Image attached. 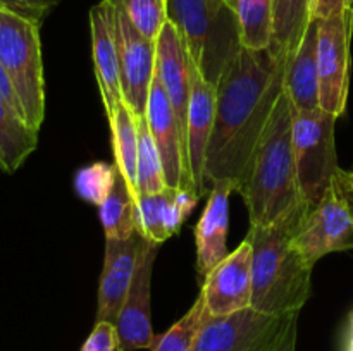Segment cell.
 Instances as JSON below:
<instances>
[{
  "instance_id": "cell-19",
  "label": "cell",
  "mask_w": 353,
  "mask_h": 351,
  "mask_svg": "<svg viewBox=\"0 0 353 351\" xmlns=\"http://www.w3.org/2000/svg\"><path fill=\"white\" fill-rule=\"evenodd\" d=\"M236 191L231 181L212 186L209 200L195 229L196 274L205 279L217 264L228 257V227H230V196Z\"/></svg>"
},
{
  "instance_id": "cell-4",
  "label": "cell",
  "mask_w": 353,
  "mask_h": 351,
  "mask_svg": "<svg viewBox=\"0 0 353 351\" xmlns=\"http://www.w3.org/2000/svg\"><path fill=\"white\" fill-rule=\"evenodd\" d=\"M168 19L178 28L193 64L216 86L238 57L240 23L228 0H168Z\"/></svg>"
},
{
  "instance_id": "cell-34",
  "label": "cell",
  "mask_w": 353,
  "mask_h": 351,
  "mask_svg": "<svg viewBox=\"0 0 353 351\" xmlns=\"http://www.w3.org/2000/svg\"><path fill=\"white\" fill-rule=\"evenodd\" d=\"M345 351H353V315L350 319V327H348L347 344H345Z\"/></svg>"
},
{
  "instance_id": "cell-2",
  "label": "cell",
  "mask_w": 353,
  "mask_h": 351,
  "mask_svg": "<svg viewBox=\"0 0 353 351\" xmlns=\"http://www.w3.org/2000/svg\"><path fill=\"white\" fill-rule=\"evenodd\" d=\"M310 206L305 202L271 226H250L252 308L269 315L302 312L312 292V268L295 237Z\"/></svg>"
},
{
  "instance_id": "cell-15",
  "label": "cell",
  "mask_w": 353,
  "mask_h": 351,
  "mask_svg": "<svg viewBox=\"0 0 353 351\" xmlns=\"http://www.w3.org/2000/svg\"><path fill=\"white\" fill-rule=\"evenodd\" d=\"M145 237L140 233L126 240H105L102 274L97 296V322L116 323L124 305Z\"/></svg>"
},
{
  "instance_id": "cell-12",
  "label": "cell",
  "mask_w": 353,
  "mask_h": 351,
  "mask_svg": "<svg viewBox=\"0 0 353 351\" xmlns=\"http://www.w3.org/2000/svg\"><path fill=\"white\" fill-rule=\"evenodd\" d=\"M145 119H147L148 129H150L155 147L161 155L165 186L195 191L178 119H176L168 93H165L157 74H155L154 83L150 86Z\"/></svg>"
},
{
  "instance_id": "cell-11",
  "label": "cell",
  "mask_w": 353,
  "mask_h": 351,
  "mask_svg": "<svg viewBox=\"0 0 353 351\" xmlns=\"http://www.w3.org/2000/svg\"><path fill=\"white\" fill-rule=\"evenodd\" d=\"M159 244L145 240L138 257L137 270L131 281L124 305L117 315L116 327L119 332L121 351L152 350L157 334L152 327V270L157 257Z\"/></svg>"
},
{
  "instance_id": "cell-32",
  "label": "cell",
  "mask_w": 353,
  "mask_h": 351,
  "mask_svg": "<svg viewBox=\"0 0 353 351\" xmlns=\"http://www.w3.org/2000/svg\"><path fill=\"white\" fill-rule=\"evenodd\" d=\"M353 9V0H310V19L323 21Z\"/></svg>"
},
{
  "instance_id": "cell-16",
  "label": "cell",
  "mask_w": 353,
  "mask_h": 351,
  "mask_svg": "<svg viewBox=\"0 0 353 351\" xmlns=\"http://www.w3.org/2000/svg\"><path fill=\"white\" fill-rule=\"evenodd\" d=\"M192 58V57H190ZM216 86L203 79L192 61V89H190L188 119H186V153L192 182L199 196H205V158L216 116Z\"/></svg>"
},
{
  "instance_id": "cell-17",
  "label": "cell",
  "mask_w": 353,
  "mask_h": 351,
  "mask_svg": "<svg viewBox=\"0 0 353 351\" xmlns=\"http://www.w3.org/2000/svg\"><path fill=\"white\" fill-rule=\"evenodd\" d=\"M90 33L95 76L100 96L105 107L107 117L116 112L124 102L121 89L119 58L116 45V24H114L112 0H102L90 10Z\"/></svg>"
},
{
  "instance_id": "cell-13",
  "label": "cell",
  "mask_w": 353,
  "mask_h": 351,
  "mask_svg": "<svg viewBox=\"0 0 353 351\" xmlns=\"http://www.w3.org/2000/svg\"><path fill=\"white\" fill-rule=\"evenodd\" d=\"M210 317H226L252 305V244L243 243L217 264L200 289Z\"/></svg>"
},
{
  "instance_id": "cell-20",
  "label": "cell",
  "mask_w": 353,
  "mask_h": 351,
  "mask_svg": "<svg viewBox=\"0 0 353 351\" xmlns=\"http://www.w3.org/2000/svg\"><path fill=\"white\" fill-rule=\"evenodd\" d=\"M319 21L312 19L295 54L286 62L285 93L295 110L321 109L319 67H317Z\"/></svg>"
},
{
  "instance_id": "cell-6",
  "label": "cell",
  "mask_w": 353,
  "mask_h": 351,
  "mask_svg": "<svg viewBox=\"0 0 353 351\" xmlns=\"http://www.w3.org/2000/svg\"><path fill=\"white\" fill-rule=\"evenodd\" d=\"M338 117L323 109L293 112V151L303 202L314 209L338 172L334 126Z\"/></svg>"
},
{
  "instance_id": "cell-9",
  "label": "cell",
  "mask_w": 353,
  "mask_h": 351,
  "mask_svg": "<svg viewBox=\"0 0 353 351\" xmlns=\"http://www.w3.org/2000/svg\"><path fill=\"white\" fill-rule=\"evenodd\" d=\"M352 34L353 9L319 21L317 67L321 109L334 117H340L347 109Z\"/></svg>"
},
{
  "instance_id": "cell-7",
  "label": "cell",
  "mask_w": 353,
  "mask_h": 351,
  "mask_svg": "<svg viewBox=\"0 0 353 351\" xmlns=\"http://www.w3.org/2000/svg\"><path fill=\"white\" fill-rule=\"evenodd\" d=\"M293 241L310 265L327 253L353 250V189L347 171L338 169L324 198L307 210Z\"/></svg>"
},
{
  "instance_id": "cell-35",
  "label": "cell",
  "mask_w": 353,
  "mask_h": 351,
  "mask_svg": "<svg viewBox=\"0 0 353 351\" xmlns=\"http://www.w3.org/2000/svg\"><path fill=\"white\" fill-rule=\"evenodd\" d=\"M347 178H348V181H350V186L353 189V171H347Z\"/></svg>"
},
{
  "instance_id": "cell-25",
  "label": "cell",
  "mask_w": 353,
  "mask_h": 351,
  "mask_svg": "<svg viewBox=\"0 0 353 351\" xmlns=\"http://www.w3.org/2000/svg\"><path fill=\"white\" fill-rule=\"evenodd\" d=\"M240 23L241 45L265 50L272 45V0H228Z\"/></svg>"
},
{
  "instance_id": "cell-26",
  "label": "cell",
  "mask_w": 353,
  "mask_h": 351,
  "mask_svg": "<svg viewBox=\"0 0 353 351\" xmlns=\"http://www.w3.org/2000/svg\"><path fill=\"white\" fill-rule=\"evenodd\" d=\"M138 127V158H137V191L140 195H155L164 191L165 186L164 169L161 155L154 143L147 119L137 117Z\"/></svg>"
},
{
  "instance_id": "cell-8",
  "label": "cell",
  "mask_w": 353,
  "mask_h": 351,
  "mask_svg": "<svg viewBox=\"0 0 353 351\" xmlns=\"http://www.w3.org/2000/svg\"><path fill=\"white\" fill-rule=\"evenodd\" d=\"M299 315H269L250 306L226 317H209L193 351H276Z\"/></svg>"
},
{
  "instance_id": "cell-23",
  "label": "cell",
  "mask_w": 353,
  "mask_h": 351,
  "mask_svg": "<svg viewBox=\"0 0 353 351\" xmlns=\"http://www.w3.org/2000/svg\"><path fill=\"white\" fill-rule=\"evenodd\" d=\"M109 119L110 133H112V150L116 165L121 174L126 179L128 186L133 191L134 198H138L137 191V158H138V127L137 116L133 110L121 103Z\"/></svg>"
},
{
  "instance_id": "cell-14",
  "label": "cell",
  "mask_w": 353,
  "mask_h": 351,
  "mask_svg": "<svg viewBox=\"0 0 353 351\" xmlns=\"http://www.w3.org/2000/svg\"><path fill=\"white\" fill-rule=\"evenodd\" d=\"M155 52H157L155 74L159 76L168 93V98L178 119L186 151V119H188L190 89H192V58L178 28L169 19L165 21L155 40ZM186 160H188V153H186Z\"/></svg>"
},
{
  "instance_id": "cell-31",
  "label": "cell",
  "mask_w": 353,
  "mask_h": 351,
  "mask_svg": "<svg viewBox=\"0 0 353 351\" xmlns=\"http://www.w3.org/2000/svg\"><path fill=\"white\" fill-rule=\"evenodd\" d=\"M61 0H0V7L9 9L19 16L28 17L34 23L41 24L48 12L54 9Z\"/></svg>"
},
{
  "instance_id": "cell-24",
  "label": "cell",
  "mask_w": 353,
  "mask_h": 351,
  "mask_svg": "<svg viewBox=\"0 0 353 351\" xmlns=\"http://www.w3.org/2000/svg\"><path fill=\"white\" fill-rule=\"evenodd\" d=\"M310 21V0H272L271 47L283 54H295Z\"/></svg>"
},
{
  "instance_id": "cell-29",
  "label": "cell",
  "mask_w": 353,
  "mask_h": 351,
  "mask_svg": "<svg viewBox=\"0 0 353 351\" xmlns=\"http://www.w3.org/2000/svg\"><path fill=\"white\" fill-rule=\"evenodd\" d=\"M133 26L148 40H157L168 21V0H121Z\"/></svg>"
},
{
  "instance_id": "cell-3",
  "label": "cell",
  "mask_w": 353,
  "mask_h": 351,
  "mask_svg": "<svg viewBox=\"0 0 353 351\" xmlns=\"http://www.w3.org/2000/svg\"><path fill=\"white\" fill-rule=\"evenodd\" d=\"M293 112L283 92L240 182L238 193L248 209L250 226H271L303 202L293 151Z\"/></svg>"
},
{
  "instance_id": "cell-30",
  "label": "cell",
  "mask_w": 353,
  "mask_h": 351,
  "mask_svg": "<svg viewBox=\"0 0 353 351\" xmlns=\"http://www.w3.org/2000/svg\"><path fill=\"white\" fill-rule=\"evenodd\" d=\"M79 351H121L119 332L116 323L112 322H95L90 336L83 343Z\"/></svg>"
},
{
  "instance_id": "cell-18",
  "label": "cell",
  "mask_w": 353,
  "mask_h": 351,
  "mask_svg": "<svg viewBox=\"0 0 353 351\" xmlns=\"http://www.w3.org/2000/svg\"><path fill=\"white\" fill-rule=\"evenodd\" d=\"M199 200V193L181 188H165L155 195H140L137 198L138 233L161 246L179 233Z\"/></svg>"
},
{
  "instance_id": "cell-27",
  "label": "cell",
  "mask_w": 353,
  "mask_h": 351,
  "mask_svg": "<svg viewBox=\"0 0 353 351\" xmlns=\"http://www.w3.org/2000/svg\"><path fill=\"white\" fill-rule=\"evenodd\" d=\"M209 317L210 313L207 312L205 301L202 295H199L192 308L168 332L157 336V341L150 351H193Z\"/></svg>"
},
{
  "instance_id": "cell-22",
  "label": "cell",
  "mask_w": 353,
  "mask_h": 351,
  "mask_svg": "<svg viewBox=\"0 0 353 351\" xmlns=\"http://www.w3.org/2000/svg\"><path fill=\"white\" fill-rule=\"evenodd\" d=\"M99 215L105 240H126L138 233L137 198L119 171L112 191L99 206Z\"/></svg>"
},
{
  "instance_id": "cell-33",
  "label": "cell",
  "mask_w": 353,
  "mask_h": 351,
  "mask_svg": "<svg viewBox=\"0 0 353 351\" xmlns=\"http://www.w3.org/2000/svg\"><path fill=\"white\" fill-rule=\"evenodd\" d=\"M296 336H299V317H295L293 322L290 323L288 330H286L285 337L276 348V351H296Z\"/></svg>"
},
{
  "instance_id": "cell-21",
  "label": "cell",
  "mask_w": 353,
  "mask_h": 351,
  "mask_svg": "<svg viewBox=\"0 0 353 351\" xmlns=\"http://www.w3.org/2000/svg\"><path fill=\"white\" fill-rule=\"evenodd\" d=\"M37 145L38 131L31 129L0 93V169L7 174L16 172Z\"/></svg>"
},
{
  "instance_id": "cell-1",
  "label": "cell",
  "mask_w": 353,
  "mask_h": 351,
  "mask_svg": "<svg viewBox=\"0 0 353 351\" xmlns=\"http://www.w3.org/2000/svg\"><path fill=\"white\" fill-rule=\"evenodd\" d=\"M288 54L274 47L241 48L216 85V116L205 158L203 189L219 181L240 188L247 165L285 92Z\"/></svg>"
},
{
  "instance_id": "cell-28",
  "label": "cell",
  "mask_w": 353,
  "mask_h": 351,
  "mask_svg": "<svg viewBox=\"0 0 353 351\" xmlns=\"http://www.w3.org/2000/svg\"><path fill=\"white\" fill-rule=\"evenodd\" d=\"M117 165L107 164V162H95V164L83 167L76 172L74 189L79 198L92 205L100 206L110 195L116 182Z\"/></svg>"
},
{
  "instance_id": "cell-5",
  "label": "cell",
  "mask_w": 353,
  "mask_h": 351,
  "mask_svg": "<svg viewBox=\"0 0 353 351\" xmlns=\"http://www.w3.org/2000/svg\"><path fill=\"white\" fill-rule=\"evenodd\" d=\"M0 65L16 89L24 120L40 133L45 119L40 24L3 7H0Z\"/></svg>"
},
{
  "instance_id": "cell-10",
  "label": "cell",
  "mask_w": 353,
  "mask_h": 351,
  "mask_svg": "<svg viewBox=\"0 0 353 351\" xmlns=\"http://www.w3.org/2000/svg\"><path fill=\"white\" fill-rule=\"evenodd\" d=\"M112 6L123 98L134 116L143 117L155 78V41L145 38L133 26L121 0H112Z\"/></svg>"
}]
</instances>
